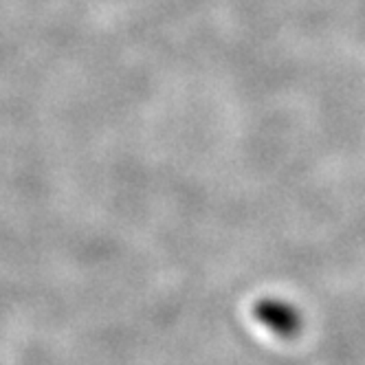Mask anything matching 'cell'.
Segmentation results:
<instances>
[{"label": "cell", "mask_w": 365, "mask_h": 365, "mask_svg": "<svg viewBox=\"0 0 365 365\" xmlns=\"http://www.w3.org/2000/svg\"><path fill=\"white\" fill-rule=\"evenodd\" d=\"M253 315L259 324L282 339H291L302 330V315L286 302L262 299L253 306Z\"/></svg>", "instance_id": "obj_1"}]
</instances>
